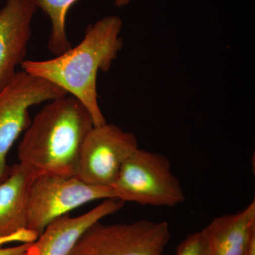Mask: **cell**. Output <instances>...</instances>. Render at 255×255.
I'll use <instances>...</instances> for the list:
<instances>
[{
    "mask_svg": "<svg viewBox=\"0 0 255 255\" xmlns=\"http://www.w3.org/2000/svg\"><path fill=\"white\" fill-rule=\"evenodd\" d=\"M123 22L111 15L89 25L76 46L46 60H25L26 73L48 80L73 96L86 107L95 127L107 123L98 103L97 75L107 72L124 46L120 36Z\"/></svg>",
    "mask_w": 255,
    "mask_h": 255,
    "instance_id": "cell-1",
    "label": "cell"
},
{
    "mask_svg": "<svg viewBox=\"0 0 255 255\" xmlns=\"http://www.w3.org/2000/svg\"><path fill=\"white\" fill-rule=\"evenodd\" d=\"M94 127L91 114L73 96L50 101L25 130L19 163L38 174L75 176L82 142Z\"/></svg>",
    "mask_w": 255,
    "mask_h": 255,
    "instance_id": "cell-2",
    "label": "cell"
},
{
    "mask_svg": "<svg viewBox=\"0 0 255 255\" xmlns=\"http://www.w3.org/2000/svg\"><path fill=\"white\" fill-rule=\"evenodd\" d=\"M114 198L142 206L174 207L185 200L181 183L166 156L137 148L112 184Z\"/></svg>",
    "mask_w": 255,
    "mask_h": 255,
    "instance_id": "cell-3",
    "label": "cell"
},
{
    "mask_svg": "<svg viewBox=\"0 0 255 255\" xmlns=\"http://www.w3.org/2000/svg\"><path fill=\"white\" fill-rule=\"evenodd\" d=\"M169 239L165 221L112 225L100 221L82 235L68 255H163Z\"/></svg>",
    "mask_w": 255,
    "mask_h": 255,
    "instance_id": "cell-4",
    "label": "cell"
},
{
    "mask_svg": "<svg viewBox=\"0 0 255 255\" xmlns=\"http://www.w3.org/2000/svg\"><path fill=\"white\" fill-rule=\"evenodd\" d=\"M108 199H115L112 187L90 185L74 175L38 174L30 188L28 231L38 237L57 218L90 201Z\"/></svg>",
    "mask_w": 255,
    "mask_h": 255,
    "instance_id": "cell-5",
    "label": "cell"
},
{
    "mask_svg": "<svg viewBox=\"0 0 255 255\" xmlns=\"http://www.w3.org/2000/svg\"><path fill=\"white\" fill-rule=\"evenodd\" d=\"M68 95L54 84L23 70L0 90V183L9 174L6 155L10 148L31 124L29 108Z\"/></svg>",
    "mask_w": 255,
    "mask_h": 255,
    "instance_id": "cell-6",
    "label": "cell"
},
{
    "mask_svg": "<svg viewBox=\"0 0 255 255\" xmlns=\"http://www.w3.org/2000/svg\"><path fill=\"white\" fill-rule=\"evenodd\" d=\"M137 148L132 132L115 124L94 127L82 142L75 176L90 185L111 187L125 161Z\"/></svg>",
    "mask_w": 255,
    "mask_h": 255,
    "instance_id": "cell-7",
    "label": "cell"
},
{
    "mask_svg": "<svg viewBox=\"0 0 255 255\" xmlns=\"http://www.w3.org/2000/svg\"><path fill=\"white\" fill-rule=\"evenodd\" d=\"M38 174L18 162L10 167L0 183V246L12 242L31 243L38 238L28 229L30 188Z\"/></svg>",
    "mask_w": 255,
    "mask_h": 255,
    "instance_id": "cell-8",
    "label": "cell"
},
{
    "mask_svg": "<svg viewBox=\"0 0 255 255\" xmlns=\"http://www.w3.org/2000/svg\"><path fill=\"white\" fill-rule=\"evenodd\" d=\"M36 10L32 0H6L0 9V90L25 60Z\"/></svg>",
    "mask_w": 255,
    "mask_h": 255,
    "instance_id": "cell-9",
    "label": "cell"
},
{
    "mask_svg": "<svg viewBox=\"0 0 255 255\" xmlns=\"http://www.w3.org/2000/svg\"><path fill=\"white\" fill-rule=\"evenodd\" d=\"M124 204L117 199H105L80 216L70 217L66 214L57 218L31 243L28 255H68L89 228L122 209Z\"/></svg>",
    "mask_w": 255,
    "mask_h": 255,
    "instance_id": "cell-10",
    "label": "cell"
},
{
    "mask_svg": "<svg viewBox=\"0 0 255 255\" xmlns=\"http://www.w3.org/2000/svg\"><path fill=\"white\" fill-rule=\"evenodd\" d=\"M203 231L214 255H247L255 243V201L236 214L213 220Z\"/></svg>",
    "mask_w": 255,
    "mask_h": 255,
    "instance_id": "cell-11",
    "label": "cell"
},
{
    "mask_svg": "<svg viewBox=\"0 0 255 255\" xmlns=\"http://www.w3.org/2000/svg\"><path fill=\"white\" fill-rule=\"evenodd\" d=\"M37 9L48 15L51 23L48 48L52 54L58 55L72 47L66 32L69 9L78 0H32Z\"/></svg>",
    "mask_w": 255,
    "mask_h": 255,
    "instance_id": "cell-12",
    "label": "cell"
},
{
    "mask_svg": "<svg viewBox=\"0 0 255 255\" xmlns=\"http://www.w3.org/2000/svg\"><path fill=\"white\" fill-rule=\"evenodd\" d=\"M176 255H214L204 231L189 236L178 247Z\"/></svg>",
    "mask_w": 255,
    "mask_h": 255,
    "instance_id": "cell-13",
    "label": "cell"
},
{
    "mask_svg": "<svg viewBox=\"0 0 255 255\" xmlns=\"http://www.w3.org/2000/svg\"><path fill=\"white\" fill-rule=\"evenodd\" d=\"M30 244L31 243H22L20 246L11 248H0V255H28Z\"/></svg>",
    "mask_w": 255,
    "mask_h": 255,
    "instance_id": "cell-14",
    "label": "cell"
},
{
    "mask_svg": "<svg viewBox=\"0 0 255 255\" xmlns=\"http://www.w3.org/2000/svg\"><path fill=\"white\" fill-rule=\"evenodd\" d=\"M130 1L131 0H116L115 5L119 7H122V6L128 4Z\"/></svg>",
    "mask_w": 255,
    "mask_h": 255,
    "instance_id": "cell-15",
    "label": "cell"
},
{
    "mask_svg": "<svg viewBox=\"0 0 255 255\" xmlns=\"http://www.w3.org/2000/svg\"><path fill=\"white\" fill-rule=\"evenodd\" d=\"M247 255H255V243L252 245L251 249Z\"/></svg>",
    "mask_w": 255,
    "mask_h": 255,
    "instance_id": "cell-16",
    "label": "cell"
}]
</instances>
